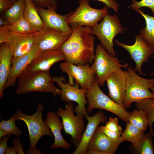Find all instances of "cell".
I'll use <instances>...</instances> for the list:
<instances>
[{
	"label": "cell",
	"instance_id": "1",
	"mask_svg": "<svg viewBox=\"0 0 154 154\" xmlns=\"http://www.w3.org/2000/svg\"><path fill=\"white\" fill-rule=\"evenodd\" d=\"M69 24L72 33L60 48L64 55L65 62L76 65L92 64L95 56V37L91 34V27L75 23Z\"/></svg>",
	"mask_w": 154,
	"mask_h": 154
},
{
	"label": "cell",
	"instance_id": "2",
	"mask_svg": "<svg viewBox=\"0 0 154 154\" xmlns=\"http://www.w3.org/2000/svg\"><path fill=\"white\" fill-rule=\"evenodd\" d=\"M15 94H25L32 92H50L55 97L61 94L60 89L54 85L49 70L23 72L19 76Z\"/></svg>",
	"mask_w": 154,
	"mask_h": 154
},
{
	"label": "cell",
	"instance_id": "3",
	"mask_svg": "<svg viewBox=\"0 0 154 154\" xmlns=\"http://www.w3.org/2000/svg\"><path fill=\"white\" fill-rule=\"evenodd\" d=\"M43 105L38 104L36 112L31 115H26L17 109L14 115L17 120H22L27 125L28 129L30 145L25 152L29 154H41L42 152L36 148L39 140L43 136L52 137L53 134L50 128L42 120Z\"/></svg>",
	"mask_w": 154,
	"mask_h": 154
},
{
	"label": "cell",
	"instance_id": "4",
	"mask_svg": "<svg viewBox=\"0 0 154 154\" xmlns=\"http://www.w3.org/2000/svg\"><path fill=\"white\" fill-rule=\"evenodd\" d=\"M126 92L123 106L128 108L133 102L154 98V94L150 89L154 87V78L146 79L137 74L131 66L127 68Z\"/></svg>",
	"mask_w": 154,
	"mask_h": 154
},
{
	"label": "cell",
	"instance_id": "5",
	"mask_svg": "<svg viewBox=\"0 0 154 154\" xmlns=\"http://www.w3.org/2000/svg\"><path fill=\"white\" fill-rule=\"evenodd\" d=\"M99 86L96 75L93 84L86 95L88 105L86 109L88 113H91L96 108L104 110L112 113L126 123L128 122L130 113L123 106L104 94Z\"/></svg>",
	"mask_w": 154,
	"mask_h": 154
},
{
	"label": "cell",
	"instance_id": "6",
	"mask_svg": "<svg viewBox=\"0 0 154 154\" xmlns=\"http://www.w3.org/2000/svg\"><path fill=\"white\" fill-rule=\"evenodd\" d=\"M91 28V34L98 38L101 45L109 54L116 56V52L113 48L114 39L117 34L123 33L125 31L117 14H107L100 23H97Z\"/></svg>",
	"mask_w": 154,
	"mask_h": 154
},
{
	"label": "cell",
	"instance_id": "7",
	"mask_svg": "<svg viewBox=\"0 0 154 154\" xmlns=\"http://www.w3.org/2000/svg\"><path fill=\"white\" fill-rule=\"evenodd\" d=\"M91 66L95 73L99 85L103 86L112 73L123 68H127L128 64H121L117 57L109 54L100 44L97 46L94 59Z\"/></svg>",
	"mask_w": 154,
	"mask_h": 154
},
{
	"label": "cell",
	"instance_id": "8",
	"mask_svg": "<svg viewBox=\"0 0 154 154\" xmlns=\"http://www.w3.org/2000/svg\"><path fill=\"white\" fill-rule=\"evenodd\" d=\"M74 113L73 104L70 102L65 109L59 108L56 114L61 117L65 133L71 136V142L76 148L80 143L86 127L84 116L80 114L75 116Z\"/></svg>",
	"mask_w": 154,
	"mask_h": 154
},
{
	"label": "cell",
	"instance_id": "9",
	"mask_svg": "<svg viewBox=\"0 0 154 154\" xmlns=\"http://www.w3.org/2000/svg\"><path fill=\"white\" fill-rule=\"evenodd\" d=\"M54 82L57 83L60 89V98L66 103L74 101L78 104L74 110L76 114H81L84 117L88 115L85 108L88 104L86 95L88 90L79 88V84L76 82L74 86L68 83L63 76H52Z\"/></svg>",
	"mask_w": 154,
	"mask_h": 154
},
{
	"label": "cell",
	"instance_id": "10",
	"mask_svg": "<svg viewBox=\"0 0 154 154\" xmlns=\"http://www.w3.org/2000/svg\"><path fill=\"white\" fill-rule=\"evenodd\" d=\"M78 2V7L74 11H72L68 18L69 24L75 23L81 26L91 27L108 14L106 6L102 9H97L90 6L88 0H79Z\"/></svg>",
	"mask_w": 154,
	"mask_h": 154
},
{
	"label": "cell",
	"instance_id": "11",
	"mask_svg": "<svg viewBox=\"0 0 154 154\" xmlns=\"http://www.w3.org/2000/svg\"><path fill=\"white\" fill-rule=\"evenodd\" d=\"M72 33L62 32L44 26L41 30L31 35L34 45L43 51L60 49Z\"/></svg>",
	"mask_w": 154,
	"mask_h": 154
},
{
	"label": "cell",
	"instance_id": "12",
	"mask_svg": "<svg viewBox=\"0 0 154 154\" xmlns=\"http://www.w3.org/2000/svg\"><path fill=\"white\" fill-rule=\"evenodd\" d=\"M117 45L121 46L128 52L130 58L135 62V67L133 69L139 75L144 74L141 67L144 63L147 62L149 57L154 53V50L151 46L141 36L137 35L135 43L131 45L125 44L117 40H114Z\"/></svg>",
	"mask_w": 154,
	"mask_h": 154
},
{
	"label": "cell",
	"instance_id": "13",
	"mask_svg": "<svg viewBox=\"0 0 154 154\" xmlns=\"http://www.w3.org/2000/svg\"><path fill=\"white\" fill-rule=\"evenodd\" d=\"M59 67L62 72L68 75L70 85L73 83L74 78L81 88L89 90L92 86L96 75L90 64L76 65L65 62L61 63Z\"/></svg>",
	"mask_w": 154,
	"mask_h": 154
},
{
	"label": "cell",
	"instance_id": "14",
	"mask_svg": "<svg viewBox=\"0 0 154 154\" xmlns=\"http://www.w3.org/2000/svg\"><path fill=\"white\" fill-rule=\"evenodd\" d=\"M127 74V70L123 71L121 69L118 70L112 73L106 80L109 97L122 106L126 93Z\"/></svg>",
	"mask_w": 154,
	"mask_h": 154
},
{
	"label": "cell",
	"instance_id": "15",
	"mask_svg": "<svg viewBox=\"0 0 154 154\" xmlns=\"http://www.w3.org/2000/svg\"><path fill=\"white\" fill-rule=\"evenodd\" d=\"M6 42L13 55L12 63L29 52L34 45L31 34H22L10 31L7 33Z\"/></svg>",
	"mask_w": 154,
	"mask_h": 154
},
{
	"label": "cell",
	"instance_id": "16",
	"mask_svg": "<svg viewBox=\"0 0 154 154\" xmlns=\"http://www.w3.org/2000/svg\"><path fill=\"white\" fill-rule=\"evenodd\" d=\"M65 59L64 55L60 49L40 51L23 72L49 70L54 64Z\"/></svg>",
	"mask_w": 154,
	"mask_h": 154
},
{
	"label": "cell",
	"instance_id": "17",
	"mask_svg": "<svg viewBox=\"0 0 154 154\" xmlns=\"http://www.w3.org/2000/svg\"><path fill=\"white\" fill-rule=\"evenodd\" d=\"M125 141V139L121 136L117 140L111 139L98 126L88 145L87 149L96 150L103 154H113L120 144Z\"/></svg>",
	"mask_w": 154,
	"mask_h": 154
},
{
	"label": "cell",
	"instance_id": "18",
	"mask_svg": "<svg viewBox=\"0 0 154 154\" xmlns=\"http://www.w3.org/2000/svg\"><path fill=\"white\" fill-rule=\"evenodd\" d=\"M37 9L45 26L62 32H72V28L67 22L72 11L66 15H62L57 13L55 10L40 7Z\"/></svg>",
	"mask_w": 154,
	"mask_h": 154
},
{
	"label": "cell",
	"instance_id": "19",
	"mask_svg": "<svg viewBox=\"0 0 154 154\" xmlns=\"http://www.w3.org/2000/svg\"><path fill=\"white\" fill-rule=\"evenodd\" d=\"M40 52L34 44L29 52L12 63L10 72L4 90L15 85L17 79Z\"/></svg>",
	"mask_w": 154,
	"mask_h": 154
},
{
	"label": "cell",
	"instance_id": "20",
	"mask_svg": "<svg viewBox=\"0 0 154 154\" xmlns=\"http://www.w3.org/2000/svg\"><path fill=\"white\" fill-rule=\"evenodd\" d=\"M85 117L87 120L88 124L80 143L72 154H84L87 149L88 145L99 124L105 123L108 118L101 110L93 116H90L88 115Z\"/></svg>",
	"mask_w": 154,
	"mask_h": 154
},
{
	"label": "cell",
	"instance_id": "21",
	"mask_svg": "<svg viewBox=\"0 0 154 154\" xmlns=\"http://www.w3.org/2000/svg\"><path fill=\"white\" fill-rule=\"evenodd\" d=\"M44 121L50 128L54 138L53 144L49 147L52 149L61 148L68 149L70 148L71 144L64 139L61 134V131L64 129V127L59 116L50 111L47 113Z\"/></svg>",
	"mask_w": 154,
	"mask_h": 154
},
{
	"label": "cell",
	"instance_id": "22",
	"mask_svg": "<svg viewBox=\"0 0 154 154\" xmlns=\"http://www.w3.org/2000/svg\"><path fill=\"white\" fill-rule=\"evenodd\" d=\"M13 55L7 42L0 44V99L4 96V88L7 80L12 64Z\"/></svg>",
	"mask_w": 154,
	"mask_h": 154
},
{
	"label": "cell",
	"instance_id": "23",
	"mask_svg": "<svg viewBox=\"0 0 154 154\" xmlns=\"http://www.w3.org/2000/svg\"><path fill=\"white\" fill-rule=\"evenodd\" d=\"M25 1L26 5L24 12V17L36 32L40 31L44 25L38 11L37 7L31 0Z\"/></svg>",
	"mask_w": 154,
	"mask_h": 154
},
{
	"label": "cell",
	"instance_id": "24",
	"mask_svg": "<svg viewBox=\"0 0 154 154\" xmlns=\"http://www.w3.org/2000/svg\"><path fill=\"white\" fill-rule=\"evenodd\" d=\"M135 10L140 13L145 21V27L140 29V35L154 50V16L145 14L140 9Z\"/></svg>",
	"mask_w": 154,
	"mask_h": 154
},
{
	"label": "cell",
	"instance_id": "25",
	"mask_svg": "<svg viewBox=\"0 0 154 154\" xmlns=\"http://www.w3.org/2000/svg\"><path fill=\"white\" fill-rule=\"evenodd\" d=\"M26 5L25 0H17L14 1L12 6L5 11V20L11 24L21 17L23 14Z\"/></svg>",
	"mask_w": 154,
	"mask_h": 154
},
{
	"label": "cell",
	"instance_id": "26",
	"mask_svg": "<svg viewBox=\"0 0 154 154\" xmlns=\"http://www.w3.org/2000/svg\"><path fill=\"white\" fill-rule=\"evenodd\" d=\"M135 105L137 110H143L145 112L149 127V132L154 136L152 128L154 122V98L145 99L136 102Z\"/></svg>",
	"mask_w": 154,
	"mask_h": 154
},
{
	"label": "cell",
	"instance_id": "27",
	"mask_svg": "<svg viewBox=\"0 0 154 154\" xmlns=\"http://www.w3.org/2000/svg\"><path fill=\"white\" fill-rule=\"evenodd\" d=\"M145 134L144 131L136 126L129 122H127L126 128L122 132L121 136L125 141L131 142L133 145L137 144Z\"/></svg>",
	"mask_w": 154,
	"mask_h": 154
},
{
	"label": "cell",
	"instance_id": "28",
	"mask_svg": "<svg viewBox=\"0 0 154 154\" xmlns=\"http://www.w3.org/2000/svg\"><path fill=\"white\" fill-rule=\"evenodd\" d=\"M152 135L149 132L145 135L137 144L132 145L133 149L136 153L140 154H153L154 147Z\"/></svg>",
	"mask_w": 154,
	"mask_h": 154
},
{
	"label": "cell",
	"instance_id": "29",
	"mask_svg": "<svg viewBox=\"0 0 154 154\" xmlns=\"http://www.w3.org/2000/svg\"><path fill=\"white\" fill-rule=\"evenodd\" d=\"M128 122L144 131L147 130L148 126L146 114L142 110L135 109L130 113Z\"/></svg>",
	"mask_w": 154,
	"mask_h": 154
},
{
	"label": "cell",
	"instance_id": "30",
	"mask_svg": "<svg viewBox=\"0 0 154 154\" xmlns=\"http://www.w3.org/2000/svg\"><path fill=\"white\" fill-rule=\"evenodd\" d=\"M10 31L24 34H31L36 32L23 17L9 25Z\"/></svg>",
	"mask_w": 154,
	"mask_h": 154
},
{
	"label": "cell",
	"instance_id": "31",
	"mask_svg": "<svg viewBox=\"0 0 154 154\" xmlns=\"http://www.w3.org/2000/svg\"><path fill=\"white\" fill-rule=\"evenodd\" d=\"M16 120L14 115L8 120H2L0 123V129L6 131L9 134H13L17 137H19L22 135L23 131L16 126Z\"/></svg>",
	"mask_w": 154,
	"mask_h": 154
},
{
	"label": "cell",
	"instance_id": "32",
	"mask_svg": "<svg viewBox=\"0 0 154 154\" xmlns=\"http://www.w3.org/2000/svg\"><path fill=\"white\" fill-rule=\"evenodd\" d=\"M37 7L56 10L58 0H31Z\"/></svg>",
	"mask_w": 154,
	"mask_h": 154
},
{
	"label": "cell",
	"instance_id": "33",
	"mask_svg": "<svg viewBox=\"0 0 154 154\" xmlns=\"http://www.w3.org/2000/svg\"><path fill=\"white\" fill-rule=\"evenodd\" d=\"M131 6L133 9L135 10L146 7L150 8L154 14V0H141L139 1L133 0Z\"/></svg>",
	"mask_w": 154,
	"mask_h": 154
},
{
	"label": "cell",
	"instance_id": "34",
	"mask_svg": "<svg viewBox=\"0 0 154 154\" xmlns=\"http://www.w3.org/2000/svg\"><path fill=\"white\" fill-rule=\"evenodd\" d=\"M105 127L111 131L122 133V129L118 123V119L116 117H110L106 123Z\"/></svg>",
	"mask_w": 154,
	"mask_h": 154
},
{
	"label": "cell",
	"instance_id": "35",
	"mask_svg": "<svg viewBox=\"0 0 154 154\" xmlns=\"http://www.w3.org/2000/svg\"><path fill=\"white\" fill-rule=\"evenodd\" d=\"M104 133L109 138L113 140L119 139L121 136V133L114 132L107 129L105 126H100Z\"/></svg>",
	"mask_w": 154,
	"mask_h": 154
},
{
	"label": "cell",
	"instance_id": "36",
	"mask_svg": "<svg viewBox=\"0 0 154 154\" xmlns=\"http://www.w3.org/2000/svg\"><path fill=\"white\" fill-rule=\"evenodd\" d=\"M9 25L2 26L0 27V43L6 42L8 33L10 31Z\"/></svg>",
	"mask_w": 154,
	"mask_h": 154
},
{
	"label": "cell",
	"instance_id": "37",
	"mask_svg": "<svg viewBox=\"0 0 154 154\" xmlns=\"http://www.w3.org/2000/svg\"><path fill=\"white\" fill-rule=\"evenodd\" d=\"M98 1L102 2L109 8L112 9L115 12H117L118 11V5L115 1L114 0H92Z\"/></svg>",
	"mask_w": 154,
	"mask_h": 154
},
{
	"label": "cell",
	"instance_id": "38",
	"mask_svg": "<svg viewBox=\"0 0 154 154\" xmlns=\"http://www.w3.org/2000/svg\"><path fill=\"white\" fill-rule=\"evenodd\" d=\"M10 134L3 137L0 141V154H5L7 148V142L9 138L11 135Z\"/></svg>",
	"mask_w": 154,
	"mask_h": 154
},
{
	"label": "cell",
	"instance_id": "39",
	"mask_svg": "<svg viewBox=\"0 0 154 154\" xmlns=\"http://www.w3.org/2000/svg\"><path fill=\"white\" fill-rule=\"evenodd\" d=\"M13 0H0V13L8 9L12 5Z\"/></svg>",
	"mask_w": 154,
	"mask_h": 154
},
{
	"label": "cell",
	"instance_id": "40",
	"mask_svg": "<svg viewBox=\"0 0 154 154\" xmlns=\"http://www.w3.org/2000/svg\"><path fill=\"white\" fill-rule=\"evenodd\" d=\"M12 143L17 149V154H25L23 149V145L18 137L14 139Z\"/></svg>",
	"mask_w": 154,
	"mask_h": 154
},
{
	"label": "cell",
	"instance_id": "41",
	"mask_svg": "<svg viewBox=\"0 0 154 154\" xmlns=\"http://www.w3.org/2000/svg\"><path fill=\"white\" fill-rule=\"evenodd\" d=\"M5 154H17V150L15 146L8 147L6 149Z\"/></svg>",
	"mask_w": 154,
	"mask_h": 154
},
{
	"label": "cell",
	"instance_id": "42",
	"mask_svg": "<svg viewBox=\"0 0 154 154\" xmlns=\"http://www.w3.org/2000/svg\"><path fill=\"white\" fill-rule=\"evenodd\" d=\"M9 134L6 131L0 129V139H1L3 137L6 136Z\"/></svg>",
	"mask_w": 154,
	"mask_h": 154
},
{
	"label": "cell",
	"instance_id": "43",
	"mask_svg": "<svg viewBox=\"0 0 154 154\" xmlns=\"http://www.w3.org/2000/svg\"><path fill=\"white\" fill-rule=\"evenodd\" d=\"M11 24L5 20L3 19L2 17L0 18V27L5 25H10Z\"/></svg>",
	"mask_w": 154,
	"mask_h": 154
},
{
	"label": "cell",
	"instance_id": "44",
	"mask_svg": "<svg viewBox=\"0 0 154 154\" xmlns=\"http://www.w3.org/2000/svg\"><path fill=\"white\" fill-rule=\"evenodd\" d=\"M150 90L152 91V92L154 94V87L151 88Z\"/></svg>",
	"mask_w": 154,
	"mask_h": 154
},
{
	"label": "cell",
	"instance_id": "45",
	"mask_svg": "<svg viewBox=\"0 0 154 154\" xmlns=\"http://www.w3.org/2000/svg\"><path fill=\"white\" fill-rule=\"evenodd\" d=\"M17 0H13V1L14 2V1ZM26 1V0H24Z\"/></svg>",
	"mask_w": 154,
	"mask_h": 154
},
{
	"label": "cell",
	"instance_id": "46",
	"mask_svg": "<svg viewBox=\"0 0 154 154\" xmlns=\"http://www.w3.org/2000/svg\"><path fill=\"white\" fill-rule=\"evenodd\" d=\"M151 74L154 75V72L152 73Z\"/></svg>",
	"mask_w": 154,
	"mask_h": 154
},
{
	"label": "cell",
	"instance_id": "47",
	"mask_svg": "<svg viewBox=\"0 0 154 154\" xmlns=\"http://www.w3.org/2000/svg\"></svg>",
	"mask_w": 154,
	"mask_h": 154
}]
</instances>
